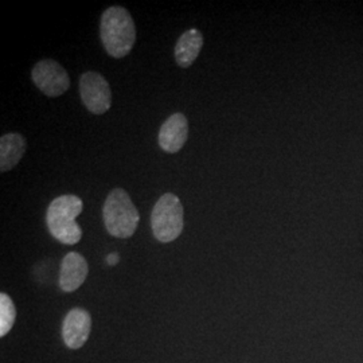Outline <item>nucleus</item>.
<instances>
[{
	"label": "nucleus",
	"mask_w": 363,
	"mask_h": 363,
	"mask_svg": "<svg viewBox=\"0 0 363 363\" xmlns=\"http://www.w3.org/2000/svg\"><path fill=\"white\" fill-rule=\"evenodd\" d=\"M101 40L106 52L113 58H124L136 42L135 22L127 9L109 7L101 16Z\"/></svg>",
	"instance_id": "f257e3e1"
},
{
	"label": "nucleus",
	"mask_w": 363,
	"mask_h": 363,
	"mask_svg": "<svg viewBox=\"0 0 363 363\" xmlns=\"http://www.w3.org/2000/svg\"><path fill=\"white\" fill-rule=\"evenodd\" d=\"M84 203L76 195H61L52 199L46 213V223L52 237L65 244L76 245L82 238L76 218L82 213Z\"/></svg>",
	"instance_id": "f03ea898"
},
{
	"label": "nucleus",
	"mask_w": 363,
	"mask_h": 363,
	"mask_svg": "<svg viewBox=\"0 0 363 363\" xmlns=\"http://www.w3.org/2000/svg\"><path fill=\"white\" fill-rule=\"evenodd\" d=\"M105 228L117 238H130L136 232L140 216L130 195L123 189H113L103 208Z\"/></svg>",
	"instance_id": "7ed1b4c3"
},
{
	"label": "nucleus",
	"mask_w": 363,
	"mask_h": 363,
	"mask_svg": "<svg viewBox=\"0 0 363 363\" xmlns=\"http://www.w3.org/2000/svg\"><path fill=\"white\" fill-rule=\"evenodd\" d=\"M183 206L177 195H162L151 214L152 233L159 242L167 244L177 240L183 230Z\"/></svg>",
	"instance_id": "20e7f679"
},
{
	"label": "nucleus",
	"mask_w": 363,
	"mask_h": 363,
	"mask_svg": "<svg viewBox=\"0 0 363 363\" xmlns=\"http://www.w3.org/2000/svg\"><path fill=\"white\" fill-rule=\"evenodd\" d=\"M79 94L82 103L93 115H103L112 105V91L100 73L86 72L79 78Z\"/></svg>",
	"instance_id": "39448f33"
},
{
	"label": "nucleus",
	"mask_w": 363,
	"mask_h": 363,
	"mask_svg": "<svg viewBox=\"0 0 363 363\" xmlns=\"http://www.w3.org/2000/svg\"><path fill=\"white\" fill-rule=\"evenodd\" d=\"M31 78L39 91L49 97L62 96L70 86L65 67L52 60L39 61L31 72Z\"/></svg>",
	"instance_id": "423d86ee"
},
{
	"label": "nucleus",
	"mask_w": 363,
	"mask_h": 363,
	"mask_svg": "<svg viewBox=\"0 0 363 363\" xmlns=\"http://www.w3.org/2000/svg\"><path fill=\"white\" fill-rule=\"evenodd\" d=\"M91 318L89 312L74 308L66 315L62 325V337L66 346L72 350L81 349L91 334Z\"/></svg>",
	"instance_id": "0eeeda50"
},
{
	"label": "nucleus",
	"mask_w": 363,
	"mask_h": 363,
	"mask_svg": "<svg viewBox=\"0 0 363 363\" xmlns=\"http://www.w3.org/2000/svg\"><path fill=\"white\" fill-rule=\"evenodd\" d=\"M189 138V121L183 113L169 116L159 130V145L169 154L181 151Z\"/></svg>",
	"instance_id": "6e6552de"
},
{
	"label": "nucleus",
	"mask_w": 363,
	"mask_h": 363,
	"mask_svg": "<svg viewBox=\"0 0 363 363\" xmlns=\"http://www.w3.org/2000/svg\"><path fill=\"white\" fill-rule=\"evenodd\" d=\"M89 265L84 256L77 252L67 253L61 265L60 286L64 292H74L82 286L88 277Z\"/></svg>",
	"instance_id": "1a4fd4ad"
},
{
	"label": "nucleus",
	"mask_w": 363,
	"mask_h": 363,
	"mask_svg": "<svg viewBox=\"0 0 363 363\" xmlns=\"http://www.w3.org/2000/svg\"><path fill=\"white\" fill-rule=\"evenodd\" d=\"M203 46V35L198 28H190L183 33L175 46L177 64L187 69L193 65Z\"/></svg>",
	"instance_id": "9d476101"
},
{
	"label": "nucleus",
	"mask_w": 363,
	"mask_h": 363,
	"mask_svg": "<svg viewBox=\"0 0 363 363\" xmlns=\"http://www.w3.org/2000/svg\"><path fill=\"white\" fill-rule=\"evenodd\" d=\"M27 143L21 133H6L0 138V171L13 169L25 155Z\"/></svg>",
	"instance_id": "9b49d317"
},
{
	"label": "nucleus",
	"mask_w": 363,
	"mask_h": 363,
	"mask_svg": "<svg viewBox=\"0 0 363 363\" xmlns=\"http://www.w3.org/2000/svg\"><path fill=\"white\" fill-rule=\"evenodd\" d=\"M16 319V308L13 300L6 295H0V337H6L13 328Z\"/></svg>",
	"instance_id": "f8f14e48"
},
{
	"label": "nucleus",
	"mask_w": 363,
	"mask_h": 363,
	"mask_svg": "<svg viewBox=\"0 0 363 363\" xmlns=\"http://www.w3.org/2000/svg\"><path fill=\"white\" fill-rule=\"evenodd\" d=\"M118 255L117 253H111L108 257H106V262H108V265H116L117 262H118Z\"/></svg>",
	"instance_id": "ddd939ff"
}]
</instances>
